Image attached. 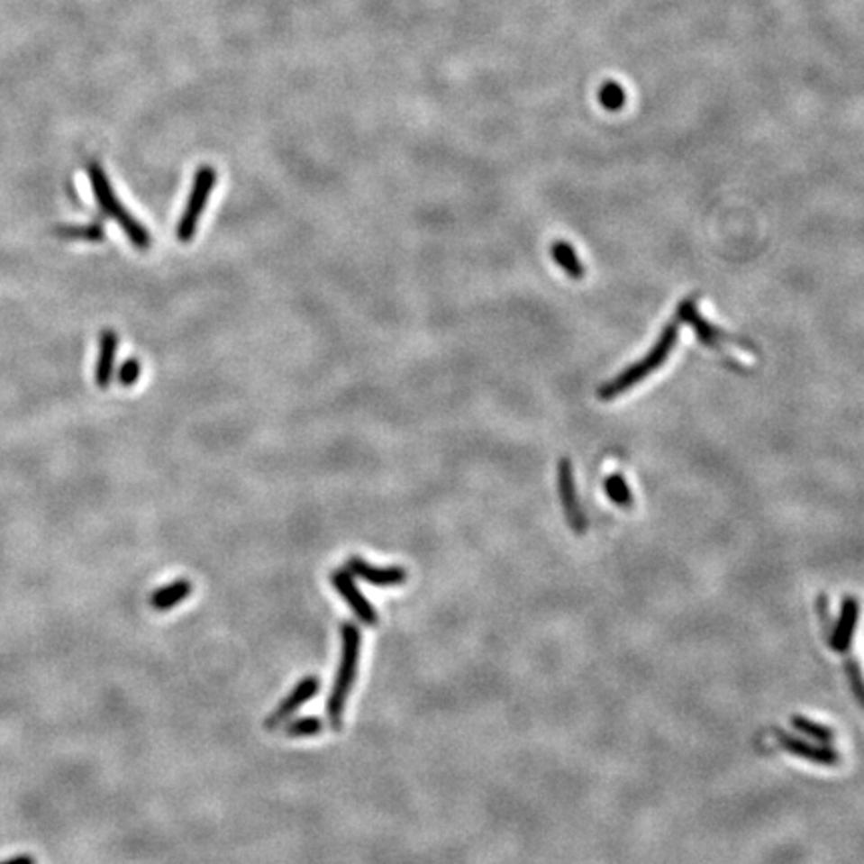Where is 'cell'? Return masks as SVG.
Segmentation results:
<instances>
[{
	"mask_svg": "<svg viewBox=\"0 0 864 864\" xmlns=\"http://www.w3.org/2000/svg\"><path fill=\"white\" fill-rule=\"evenodd\" d=\"M347 570L354 578L375 587H398L406 582V570L403 567H375L362 557H349Z\"/></svg>",
	"mask_w": 864,
	"mask_h": 864,
	"instance_id": "obj_9",
	"label": "cell"
},
{
	"mask_svg": "<svg viewBox=\"0 0 864 864\" xmlns=\"http://www.w3.org/2000/svg\"><path fill=\"white\" fill-rule=\"evenodd\" d=\"M605 490H606L608 498H611L613 503H616V505L629 506V505L632 503L631 490H629V487H626V482H624V478H623L621 475L608 477L606 482H605Z\"/></svg>",
	"mask_w": 864,
	"mask_h": 864,
	"instance_id": "obj_16",
	"label": "cell"
},
{
	"mask_svg": "<svg viewBox=\"0 0 864 864\" xmlns=\"http://www.w3.org/2000/svg\"><path fill=\"white\" fill-rule=\"evenodd\" d=\"M847 608H849V611H847V614H844V618H842V624H841L839 634H836V641H834L836 649H842L844 644H847V641H844V639H847V636H850L852 626H854V616H857V605H854L852 600L847 605Z\"/></svg>",
	"mask_w": 864,
	"mask_h": 864,
	"instance_id": "obj_18",
	"label": "cell"
},
{
	"mask_svg": "<svg viewBox=\"0 0 864 864\" xmlns=\"http://www.w3.org/2000/svg\"><path fill=\"white\" fill-rule=\"evenodd\" d=\"M116 350H118V334L114 331H103L98 342V360L95 368V380L98 388L105 390L113 383Z\"/></svg>",
	"mask_w": 864,
	"mask_h": 864,
	"instance_id": "obj_10",
	"label": "cell"
},
{
	"mask_svg": "<svg viewBox=\"0 0 864 864\" xmlns=\"http://www.w3.org/2000/svg\"><path fill=\"white\" fill-rule=\"evenodd\" d=\"M57 234L62 236V239H72V241H86V242L105 241V229L100 221H93L88 224H60L57 226Z\"/></svg>",
	"mask_w": 864,
	"mask_h": 864,
	"instance_id": "obj_13",
	"label": "cell"
},
{
	"mask_svg": "<svg viewBox=\"0 0 864 864\" xmlns=\"http://www.w3.org/2000/svg\"><path fill=\"white\" fill-rule=\"evenodd\" d=\"M141 372H142V367L139 359H126L121 365V368H118V375H116L118 383H121L124 388L134 387L136 383H139Z\"/></svg>",
	"mask_w": 864,
	"mask_h": 864,
	"instance_id": "obj_17",
	"label": "cell"
},
{
	"mask_svg": "<svg viewBox=\"0 0 864 864\" xmlns=\"http://www.w3.org/2000/svg\"><path fill=\"white\" fill-rule=\"evenodd\" d=\"M88 180H90V188H93V195L96 198V203L108 218H114L121 226L123 232L129 236V241L134 249L139 250H149L152 247V236L149 232L147 226H144L141 221L129 213V208H124L121 200H118L114 188L108 180L105 168L98 165V162L90 160L88 162Z\"/></svg>",
	"mask_w": 864,
	"mask_h": 864,
	"instance_id": "obj_2",
	"label": "cell"
},
{
	"mask_svg": "<svg viewBox=\"0 0 864 864\" xmlns=\"http://www.w3.org/2000/svg\"><path fill=\"white\" fill-rule=\"evenodd\" d=\"M331 585L334 587L336 593H339L344 603L350 606V611L357 614L359 621L367 626H377L378 623V614L372 606L370 600L360 593V588L354 582V577L347 568H339L331 572Z\"/></svg>",
	"mask_w": 864,
	"mask_h": 864,
	"instance_id": "obj_5",
	"label": "cell"
},
{
	"mask_svg": "<svg viewBox=\"0 0 864 864\" xmlns=\"http://www.w3.org/2000/svg\"><path fill=\"white\" fill-rule=\"evenodd\" d=\"M190 593H193V585H190L188 580L180 578V580L170 582V585L167 587L154 590L150 596V605L154 611L167 613L170 611V608H175L177 605L183 603V600H186Z\"/></svg>",
	"mask_w": 864,
	"mask_h": 864,
	"instance_id": "obj_11",
	"label": "cell"
},
{
	"mask_svg": "<svg viewBox=\"0 0 864 864\" xmlns=\"http://www.w3.org/2000/svg\"><path fill=\"white\" fill-rule=\"evenodd\" d=\"M557 480H559L560 503H562V506H565L567 521L572 526V531L582 534L587 531V516H585V513H582L578 493H577L575 472H572V465H570L568 459L559 460Z\"/></svg>",
	"mask_w": 864,
	"mask_h": 864,
	"instance_id": "obj_6",
	"label": "cell"
},
{
	"mask_svg": "<svg viewBox=\"0 0 864 864\" xmlns=\"http://www.w3.org/2000/svg\"><path fill=\"white\" fill-rule=\"evenodd\" d=\"M318 688H321V682H318L316 677H305L293 690H290L288 696L280 700V705L275 708V711H272L267 716L265 729L267 731L278 729L280 724L286 723L288 718L293 716L300 706L306 705L308 700H311L318 693Z\"/></svg>",
	"mask_w": 864,
	"mask_h": 864,
	"instance_id": "obj_7",
	"label": "cell"
},
{
	"mask_svg": "<svg viewBox=\"0 0 864 864\" xmlns=\"http://www.w3.org/2000/svg\"><path fill=\"white\" fill-rule=\"evenodd\" d=\"M0 864H34V860L31 857H14V859H8V860L0 862Z\"/></svg>",
	"mask_w": 864,
	"mask_h": 864,
	"instance_id": "obj_19",
	"label": "cell"
},
{
	"mask_svg": "<svg viewBox=\"0 0 864 864\" xmlns=\"http://www.w3.org/2000/svg\"><path fill=\"white\" fill-rule=\"evenodd\" d=\"M324 731V724L318 716H303L296 721H290L285 726V732L290 739H306V736H316Z\"/></svg>",
	"mask_w": 864,
	"mask_h": 864,
	"instance_id": "obj_15",
	"label": "cell"
},
{
	"mask_svg": "<svg viewBox=\"0 0 864 864\" xmlns=\"http://www.w3.org/2000/svg\"><path fill=\"white\" fill-rule=\"evenodd\" d=\"M677 341H678V324L668 323L665 326V331H662L660 339L650 349L647 357H644L639 362H634V365H631L629 368H624L621 375L614 377L613 380H608V383L598 388V398L600 400H613L618 395H623V393H626V390H631L632 387L639 385L641 380L650 377L652 372H657L662 365H665L667 359L670 357V352H672V349H675Z\"/></svg>",
	"mask_w": 864,
	"mask_h": 864,
	"instance_id": "obj_3",
	"label": "cell"
},
{
	"mask_svg": "<svg viewBox=\"0 0 864 864\" xmlns=\"http://www.w3.org/2000/svg\"><path fill=\"white\" fill-rule=\"evenodd\" d=\"M552 260L567 272L570 278H582L585 277V267H582L580 259L577 257V250L570 247L565 241H557L550 247Z\"/></svg>",
	"mask_w": 864,
	"mask_h": 864,
	"instance_id": "obj_12",
	"label": "cell"
},
{
	"mask_svg": "<svg viewBox=\"0 0 864 864\" xmlns=\"http://www.w3.org/2000/svg\"><path fill=\"white\" fill-rule=\"evenodd\" d=\"M216 186V170L213 167H200L195 175L193 186H190V195L186 198L185 211L180 214V221L177 224V239L180 242H190L196 236L200 216L205 213V206L211 200L213 190Z\"/></svg>",
	"mask_w": 864,
	"mask_h": 864,
	"instance_id": "obj_4",
	"label": "cell"
},
{
	"mask_svg": "<svg viewBox=\"0 0 864 864\" xmlns=\"http://www.w3.org/2000/svg\"><path fill=\"white\" fill-rule=\"evenodd\" d=\"M598 103L611 113L621 111V108L626 105V90L618 85L616 80H606V83L598 90Z\"/></svg>",
	"mask_w": 864,
	"mask_h": 864,
	"instance_id": "obj_14",
	"label": "cell"
},
{
	"mask_svg": "<svg viewBox=\"0 0 864 864\" xmlns=\"http://www.w3.org/2000/svg\"><path fill=\"white\" fill-rule=\"evenodd\" d=\"M341 636H342V657H341L339 672H336L334 677L329 703H326V713H329V721L334 731H341L350 688L354 685V680H357V670H359V660H360V641H362L359 626L352 624L350 621H344L341 624Z\"/></svg>",
	"mask_w": 864,
	"mask_h": 864,
	"instance_id": "obj_1",
	"label": "cell"
},
{
	"mask_svg": "<svg viewBox=\"0 0 864 864\" xmlns=\"http://www.w3.org/2000/svg\"><path fill=\"white\" fill-rule=\"evenodd\" d=\"M677 314H678V321L687 323L688 326H693V331H695V334L698 336V341L703 342L705 347H708V349L721 350L724 341H732L729 334H724L723 331H718L716 326H713L711 323L706 321V318L700 316L695 298H685V300H682V303L678 305Z\"/></svg>",
	"mask_w": 864,
	"mask_h": 864,
	"instance_id": "obj_8",
	"label": "cell"
}]
</instances>
